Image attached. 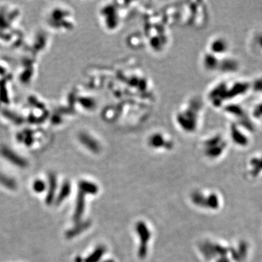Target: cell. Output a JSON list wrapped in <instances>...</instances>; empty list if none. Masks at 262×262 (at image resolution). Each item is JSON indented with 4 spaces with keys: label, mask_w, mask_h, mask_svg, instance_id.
Returning <instances> with one entry per match:
<instances>
[{
    "label": "cell",
    "mask_w": 262,
    "mask_h": 262,
    "mask_svg": "<svg viewBox=\"0 0 262 262\" xmlns=\"http://www.w3.org/2000/svg\"><path fill=\"white\" fill-rule=\"evenodd\" d=\"M230 137L237 146L246 148L251 143V134L253 132L245 127L233 122L230 126Z\"/></svg>",
    "instance_id": "obj_1"
},
{
    "label": "cell",
    "mask_w": 262,
    "mask_h": 262,
    "mask_svg": "<svg viewBox=\"0 0 262 262\" xmlns=\"http://www.w3.org/2000/svg\"><path fill=\"white\" fill-rule=\"evenodd\" d=\"M249 113L254 125H258L262 127V98L253 105Z\"/></svg>",
    "instance_id": "obj_2"
},
{
    "label": "cell",
    "mask_w": 262,
    "mask_h": 262,
    "mask_svg": "<svg viewBox=\"0 0 262 262\" xmlns=\"http://www.w3.org/2000/svg\"><path fill=\"white\" fill-rule=\"evenodd\" d=\"M213 51L216 53H225L229 50V44L228 42L224 38L216 39L213 44Z\"/></svg>",
    "instance_id": "obj_3"
},
{
    "label": "cell",
    "mask_w": 262,
    "mask_h": 262,
    "mask_svg": "<svg viewBox=\"0 0 262 262\" xmlns=\"http://www.w3.org/2000/svg\"><path fill=\"white\" fill-rule=\"evenodd\" d=\"M250 165L251 167V173L255 175L262 171V154L260 156H255L251 159Z\"/></svg>",
    "instance_id": "obj_4"
},
{
    "label": "cell",
    "mask_w": 262,
    "mask_h": 262,
    "mask_svg": "<svg viewBox=\"0 0 262 262\" xmlns=\"http://www.w3.org/2000/svg\"><path fill=\"white\" fill-rule=\"evenodd\" d=\"M253 45L262 55V30L255 33L253 38Z\"/></svg>",
    "instance_id": "obj_5"
},
{
    "label": "cell",
    "mask_w": 262,
    "mask_h": 262,
    "mask_svg": "<svg viewBox=\"0 0 262 262\" xmlns=\"http://www.w3.org/2000/svg\"><path fill=\"white\" fill-rule=\"evenodd\" d=\"M252 82V93L262 94V76L257 77Z\"/></svg>",
    "instance_id": "obj_6"
}]
</instances>
